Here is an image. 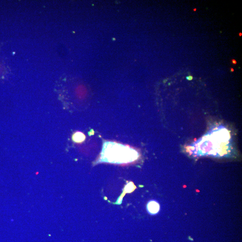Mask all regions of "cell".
<instances>
[{"mask_svg": "<svg viewBox=\"0 0 242 242\" xmlns=\"http://www.w3.org/2000/svg\"><path fill=\"white\" fill-rule=\"evenodd\" d=\"M135 149L114 142H106L103 144L101 161L113 163H128L138 158Z\"/></svg>", "mask_w": 242, "mask_h": 242, "instance_id": "1", "label": "cell"}, {"mask_svg": "<svg viewBox=\"0 0 242 242\" xmlns=\"http://www.w3.org/2000/svg\"><path fill=\"white\" fill-rule=\"evenodd\" d=\"M147 210L152 214H156L158 212L160 209L159 204L155 201H151L147 205Z\"/></svg>", "mask_w": 242, "mask_h": 242, "instance_id": "2", "label": "cell"}, {"mask_svg": "<svg viewBox=\"0 0 242 242\" xmlns=\"http://www.w3.org/2000/svg\"><path fill=\"white\" fill-rule=\"evenodd\" d=\"M85 138L86 136L84 134L81 132H76L72 136V140L73 141L78 143L83 142L85 140Z\"/></svg>", "mask_w": 242, "mask_h": 242, "instance_id": "3", "label": "cell"}, {"mask_svg": "<svg viewBox=\"0 0 242 242\" xmlns=\"http://www.w3.org/2000/svg\"><path fill=\"white\" fill-rule=\"evenodd\" d=\"M192 79L193 77L192 76H189L187 77V80H192Z\"/></svg>", "mask_w": 242, "mask_h": 242, "instance_id": "4", "label": "cell"}, {"mask_svg": "<svg viewBox=\"0 0 242 242\" xmlns=\"http://www.w3.org/2000/svg\"><path fill=\"white\" fill-rule=\"evenodd\" d=\"M232 62H233V64H236V63H237V62H236V61L234 59L232 60Z\"/></svg>", "mask_w": 242, "mask_h": 242, "instance_id": "5", "label": "cell"}, {"mask_svg": "<svg viewBox=\"0 0 242 242\" xmlns=\"http://www.w3.org/2000/svg\"><path fill=\"white\" fill-rule=\"evenodd\" d=\"M231 71H234V69H232V68H231Z\"/></svg>", "mask_w": 242, "mask_h": 242, "instance_id": "6", "label": "cell"}]
</instances>
